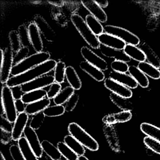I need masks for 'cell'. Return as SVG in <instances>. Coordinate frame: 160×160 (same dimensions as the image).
I'll list each match as a JSON object with an SVG mask.
<instances>
[{
  "mask_svg": "<svg viewBox=\"0 0 160 160\" xmlns=\"http://www.w3.org/2000/svg\"><path fill=\"white\" fill-rule=\"evenodd\" d=\"M57 63L56 61L49 59L21 74L10 78L6 83V86L12 88L21 86L30 82L38 78L45 75L55 69Z\"/></svg>",
  "mask_w": 160,
  "mask_h": 160,
  "instance_id": "obj_1",
  "label": "cell"
},
{
  "mask_svg": "<svg viewBox=\"0 0 160 160\" xmlns=\"http://www.w3.org/2000/svg\"><path fill=\"white\" fill-rule=\"evenodd\" d=\"M50 58V54L48 52H42L33 54L28 57L18 64L14 65L12 69L11 75L12 76H15L21 74L48 61Z\"/></svg>",
  "mask_w": 160,
  "mask_h": 160,
  "instance_id": "obj_2",
  "label": "cell"
},
{
  "mask_svg": "<svg viewBox=\"0 0 160 160\" xmlns=\"http://www.w3.org/2000/svg\"><path fill=\"white\" fill-rule=\"evenodd\" d=\"M71 21L87 43L92 48L99 49L100 44L98 37L93 33L86 21L78 14H74L71 17Z\"/></svg>",
  "mask_w": 160,
  "mask_h": 160,
  "instance_id": "obj_3",
  "label": "cell"
},
{
  "mask_svg": "<svg viewBox=\"0 0 160 160\" xmlns=\"http://www.w3.org/2000/svg\"><path fill=\"white\" fill-rule=\"evenodd\" d=\"M68 130L70 135L73 137L83 147L92 151H96L99 149L98 142L78 123H70L68 126Z\"/></svg>",
  "mask_w": 160,
  "mask_h": 160,
  "instance_id": "obj_4",
  "label": "cell"
},
{
  "mask_svg": "<svg viewBox=\"0 0 160 160\" xmlns=\"http://www.w3.org/2000/svg\"><path fill=\"white\" fill-rule=\"evenodd\" d=\"M1 99L2 108L6 118L12 123L15 122L18 117L15 100L13 95L12 89L6 85L2 88Z\"/></svg>",
  "mask_w": 160,
  "mask_h": 160,
  "instance_id": "obj_5",
  "label": "cell"
},
{
  "mask_svg": "<svg viewBox=\"0 0 160 160\" xmlns=\"http://www.w3.org/2000/svg\"><path fill=\"white\" fill-rule=\"evenodd\" d=\"M105 33L118 37L122 40L126 44L138 45L140 41L138 37L127 30L120 27L107 25L104 27Z\"/></svg>",
  "mask_w": 160,
  "mask_h": 160,
  "instance_id": "obj_6",
  "label": "cell"
},
{
  "mask_svg": "<svg viewBox=\"0 0 160 160\" xmlns=\"http://www.w3.org/2000/svg\"><path fill=\"white\" fill-rule=\"evenodd\" d=\"M1 51V65L0 71V80L2 84L7 83L11 75L13 64V52L11 47L5 48L4 51Z\"/></svg>",
  "mask_w": 160,
  "mask_h": 160,
  "instance_id": "obj_7",
  "label": "cell"
},
{
  "mask_svg": "<svg viewBox=\"0 0 160 160\" xmlns=\"http://www.w3.org/2000/svg\"><path fill=\"white\" fill-rule=\"evenodd\" d=\"M55 81L53 76H42L22 85L21 86V90L24 93H26L36 90L42 89L43 88L52 85Z\"/></svg>",
  "mask_w": 160,
  "mask_h": 160,
  "instance_id": "obj_8",
  "label": "cell"
},
{
  "mask_svg": "<svg viewBox=\"0 0 160 160\" xmlns=\"http://www.w3.org/2000/svg\"><path fill=\"white\" fill-rule=\"evenodd\" d=\"M81 54L87 62L97 67L102 71L108 69V65L104 59L96 55L88 47H83L81 49Z\"/></svg>",
  "mask_w": 160,
  "mask_h": 160,
  "instance_id": "obj_9",
  "label": "cell"
},
{
  "mask_svg": "<svg viewBox=\"0 0 160 160\" xmlns=\"http://www.w3.org/2000/svg\"><path fill=\"white\" fill-rule=\"evenodd\" d=\"M25 137L28 140L30 146L38 158H40L43 155L42 147V143L40 142L39 138L35 130L30 126H27L24 132Z\"/></svg>",
  "mask_w": 160,
  "mask_h": 160,
  "instance_id": "obj_10",
  "label": "cell"
},
{
  "mask_svg": "<svg viewBox=\"0 0 160 160\" xmlns=\"http://www.w3.org/2000/svg\"><path fill=\"white\" fill-rule=\"evenodd\" d=\"M104 86L113 93L122 97L129 99L132 96V92L130 88L109 78L105 79Z\"/></svg>",
  "mask_w": 160,
  "mask_h": 160,
  "instance_id": "obj_11",
  "label": "cell"
},
{
  "mask_svg": "<svg viewBox=\"0 0 160 160\" xmlns=\"http://www.w3.org/2000/svg\"><path fill=\"white\" fill-rule=\"evenodd\" d=\"M34 22L39 29L40 32L43 35L47 41L49 42L55 41L56 33L43 18L39 15H37L34 17Z\"/></svg>",
  "mask_w": 160,
  "mask_h": 160,
  "instance_id": "obj_12",
  "label": "cell"
},
{
  "mask_svg": "<svg viewBox=\"0 0 160 160\" xmlns=\"http://www.w3.org/2000/svg\"><path fill=\"white\" fill-rule=\"evenodd\" d=\"M103 132L107 141L111 149L116 152H120L121 148L118 136L114 126L105 124Z\"/></svg>",
  "mask_w": 160,
  "mask_h": 160,
  "instance_id": "obj_13",
  "label": "cell"
},
{
  "mask_svg": "<svg viewBox=\"0 0 160 160\" xmlns=\"http://www.w3.org/2000/svg\"><path fill=\"white\" fill-rule=\"evenodd\" d=\"M28 115L26 112L19 113L14 122L12 132V137L14 141H18L21 137L27 127L28 121Z\"/></svg>",
  "mask_w": 160,
  "mask_h": 160,
  "instance_id": "obj_14",
  "label": "cell"
},
{
  "mask_svg": "<svg viewBox=\"0 0 160 160\" xmlns=\"http://www.w3.org/2000/svg\"><path fill=\"white\" fill-rule=\"evenodd\" d=\"M82 5L87 9L92 15L102 23H105L108 20V17L105 12L101 8L95 1H82Z\"/></svg>",
  "mask_w": 160,
  "mask_h": 160,
  "instance_id": "obj_15",
  "label": "cell"
},
{
  "mask_svg": "<svg viewBox=\"0 0 160 160\" xmlns=\"http://www.w3.org/2000/svg\"><path fill=\"white\" fill-rule=\"evenodd\" d=\"M98 40L101 44L119 50H123L126 44L122 40L106 33H102L98 36Z\"/></svg>",
  "mask_w": 160,
  "mask_h": 160,
  "instance_id": "obj_16",
  "label": "cell"
},
{
  "mask_svg": "<svg viewBox=\"0 0 160 160\" xmlns=\"http://www.w3.org/2000/svg\"><path fill=\"white\" fill-rule=\"evenodd\" d=\"M99 49L105 57L113 58L115 60L121 61L126 63L131 61V59L124 53L123 50L111 48L102 44L100 45Z\"/></svg>",
  "mask_w": 160,
  "mask_h": 160,
  "instance_id": "obj_17",
  "label": "cell"
},
{
  "mask_svg": "<svg viewBox=\"0 0 160 160\" xmlns=\"http://www.w3.org/2000/svg\"><path fill=\"white\" fill-rule=\"evenodd\" d=\"M28 29L31 43L34 50L37 53L42 52L43 45L39 29L34 23H31Z\"/></svg>",
  "mask_w": 160,
  "mask_h": 160,
  "instance_id": "obj_18",
  "label": "cell"
},
{
  "mask_svg": "<svg viewBox=\"0 0 160 160\" xmlns=\"http://www.w3.org/2000/svg\"><path fill=\"white\" fill-rule=\"evenodd\" d=\"M109 78L122 84L129 88H136L138 84L130 75L112 71L109 74Z\"/></svg>",
  "mask_w": 160,
  "mask_h": 160,
  "instance_id": "obj_19",
  "label": "cell"
},
{
  "mask_svg": "<svg viewBox=\"0 0 160 160\" xmlns=\"http://www.w3.org/2000/svg\"><path fill=\"white\" fill-rule=\"evenodd\" d=\"M132 118L131 111H122L106 115L103 118L102 121L107 125H113L119 122L122 123L129 121Z\"/></svg>",
  "mask_w": 160,
  "mask_h": 160,
  "instance_id": "obj_20",
  "label": "cell"
},
{
  "mask_svg": "<svg viewBox=\"0 0 160 160\" xmlns=\"http://www.w3.org/2000/svg\"><path fill=\"white\" fill-rule=\"evenodd\" d=\"M138 48L145 54L148 62L158 69L160 68V59L147 43L140 42L138 45Z\"/></svg>",
  "mask_w": 160,
  "mask_h": 160,
  "instance_id": "obj_21",
  "label": "cell"
},
{
  "mask_svg": "<svg viewBox=\"0 0 160 160\" xmlns=\"http://www.w3.org/2000/svg\"><path fill=\"white\" fill-rule=\"evenodd\" d=\"M81 70L88 73L96 81L101 82L105 79V76L102 71L90 64L87 61H83L79 64Z\"/></svg>",
  "mask_w": 160,
  "mask_h": 160,
  "instance_id": "obj_22",
  "label": "cell"
},
{
  "mask_svg": "<svg viewBox=\"0 0 160 160\" xmlns=\"http://www.w3.org/2000/svg\"><path fill=\"white\" fill-rule=\"evenodd\" d=\"M50 104V99L45 97L40 101L27 105L26 106L25 112L28 115H34L43 111Z\"/></svg>",
  "mask_w": 160,
  "mask_h": 160,
  "instance_id": "obj_23",
  "label": "cell"
},
{
  "mask_svg": "<svg viewBox=\"0 0 160 160\" xmlns=\"http://www.w3.org/2000/svg\"><path fill=\"white\" fill-rule=\"evenodd\" d=\"M130 75L136 80L138 85L143 88H146L148 86L149 80L147 76L140 71L138 67L134 65L129 66L128 71Z\"/></svg>",
  "mask_w": 160,
  "mask_h": 160,
  "instance_id": "obj_24",
  "label": "cell"
},
{
  "mask_svg": "<svg viewBox=\"0 0 160 160\" xmlns=\"http://www.w3.org/2000/svg\"><path fill=\"white\" fill-rule=\"evenodd\" d=\"M65 77L71 87L75 90H78L82 87V82L76 71L72 66L66 67Z\"/></svg>",
  "mask_w": 160,
  "mask_h": 160,
  "instance_id": "obj_25",
  "label": "cell"
},
{
  "mask_svg": "<svg viewBox=\"0 0 160 160\" xmlns=\"http://www.w3.org/2000/svg\"><path fill=\"white\" fill-rule=\"evenodd\" d=\"M47 94V92L43 89L36 90L24 93L21 100L25 104L28 105L45 98Z\"/></svg>",
  "mask_w": 160,
  "mask_h": 160,
  "instance_id": "obj_26",
  "label": "cell"
},
{
  "mask_svg": "<svg viewBox=\"0 0 160 160\" xmlns=\"http://www.w3.org/2000/svg\"><path fill=\"white\" fill-rule=\"evenodd\" d=\"M123 51L130 58L139 62H143L146 60V56L143 51L136 46L126 44Z\"/></svg>",
  "mask_w": 160,
  "mask_h": 160,
  "instance_id": "obj_27",
  "label": "cell"
},
{
  "mask_svg": "<svg viewBox=\"0 0 160 160\" xmlns=\"http://www.w3.org/2000/svg\"><path fill=\"white\" fill-rule=\"evenodd\" d=\"M18 146L26 160H39L25 137L18 140Z\"/></svg>",
  "mask_w": 160,
  "mask_h": 160,
  "instance_id": "obj_28",
  "label": "cell"
},
{
  "mask_svg": "<svg viewBox=\"0 0 160 160\" xmlns=\"http://www.w3.org/2000/svg\"><path fill=\"white\" fill-rule=\"evenodd\" d=\"M109 97L113 103L122 110L129 111L132 110L133 108L132 103L127 98L122 97L113 92L110 94Z\"/></svg>",
  "mask_w": 160,
  "mask_h": 160,
  "instance_id": "obj_29",
  "label": "cell"
},
{
  "mask_svg": "<svg viewBox=\"0 0 160 160\" xmlns=\"http://www.w3.org/2000/svg\"><path fill=\"white\" fill-rule=\"evenodd\" d=\"M138 67L146 75L151 78L154 79H158L160 78V70L149 62H139Z\"/></svg>",
  "mask_w": 160,
  "mask_h": 160,
  "instance_id": "obj_30",
  "label": "cell"
},
{
  "mask_svg": "<svg viewBox=\"0 0 160 160\" xmlns=\"http://www.w3.org/2000/svg\"><path fill=\"white\" fill-rule=\"evenodd\" d=\"M64 142L78 156H83L86 152L83 147L77 140L71 135H66L64 138Z\"/></svg>",
  "mask_w": 160,
  "mask_h": 160,
  "instance_id": "obj_31",
  "label": "cell"
},
{
  "mask_svg": "<svg viewBox=\"0 0 160 160\" xmlns=\"http://www.w3.org/2000/svg\"><path fill=\"white\" fill-rule=\"evenodd\" d=\"M43 150L48 156L55 160H60L61 158V153L58 148L48 140H44L42 142Z\"/></svg>",
  "mask_w": 160,
  "mask_h": 160,
  "instance_id": "obj_32",
  "label": "cell"
},
{
  "mask_svg": "<svg viewBox=\"0 0 160 160\" xmlns=\"http://www.w3.org/2000/svg\"><path fill=\"white\" fill-rule=\"evenodd\" d=\"M74 91L75 90L71 86L65 87L54 98V103L56 105H62L74 93Z\"/></svg>",
  "mask_w": 160,
  "mask_h": 160,
  "instance_id": "obj_33",
  "label": "cell"
},
{
  "mask_svg": "<svg viewBox=\"0 0 160 160\" xmlns=\"http://www.w3.org/2000/svg\"><path fill=\"white\" fill-rule=\"evenodd\" d=\"M140 130L148 136L157 139L160 142V128L150 123L143 122L140 125Z\"/></svg>",
  "mask_w": 160,
  "mask_h": 160,
  "instance_id": "obj_34",
  "label": "cell"
},
{
  "mask_svg": "<svg viewBox=\"0 0 160 160\" xmlns=\"http://www.w3.org/2000/svg\"><path fill=\"white\" fill-rule=\"evenodd\" d=\"M86 22L92 31L96 36L103 33L104 27L102 26L100 21L92 15H88L86 17Z\"/></svg>",
  "mask_w": 160,
  "mask_h": 160,
  "instance_id": "obj_35",
  "label": "cell"
},
{
  "mask_svg": "<svg viewBox=\"0 0 160 160\" xmlns=\"http://www.w3.org/2000/svg\"><path fill=\"white\" fill-rule=\"evenodd\" d=\"M57 148L58 149L62 155L67 160H78L79 156L64 142H59L57 144Z\"/></svg>",
  "mask_w": 160,
  "mask_h": 160,
  "instance_id": "obj_36",
  "label": "cell"
},
{
  "mask_svg": "<svg viewBox=\"0 0 160 160\" xmlns=\"http://www.w3.org/2000/svg\"><path fill=\"white\" fill-rule=\"evenodd\" d=\"M66 68V65L63 62L59 61L57 62L55 68L54 76L56 82L61 84L64 82Z\"/></svg>",
  "mask_w": 160,
  "mask_h": 160,
  "instance_id": "obj_37",
  "label": "cell"
},
{
  "mask_svg": "<svg viewBox=\"0 0 160 160\" xmlns=\"http://www.w3.org/2000/svg\"><path fill=\"white\" fill-rule=\"evenodd\" d=\"M18 32L22 47L28 48L31 43L28 28L25 25H21L18 28Z\"/></svg>",
  "mask_w": 160,
  "mask_h": 160,
  "instance_id": "obj_38",
  "label": "cell"
},
{
  "mask_svg": "<svg viewBox=\"0 0 160 160\" xmlns=\"http://www.w3.org/2000/svg\"><path fill=\"white\" fill-rule=\"evenodd\" d=\"M65 107L62 105L52 106H48L43 111L45 116L48 117H56L62 116L65 112Z\"/></svg>",
  "mask_w": 160,
  "mask_h": 160,
  "instance_id": "obj_39",
  "label": "cell"
},
{
  "mask_svg": "<svg viewBox=\"0 0 160 160\" xmlns=\"http://www.w3.org/2000/svg\"><path fill=\"white\" fill-rule=\"evenodd\" d=\"M9 37L11 48L13 53H16L22 47L18 32L16 31H12L9 33Z\"/></svg>",
  "mask_w": 160,
  "mask_h": 160,
  "instance_id": "obj_40",
  "label": "cell"
},
{
  "mask_svg": "<svg viewBox=\"0 0 160 160\" xmlns=\"http://www.w3.org/2000/svg\"><path fill=\"white\" fill-rule=\"evenodd\" d=\"M45 118V115L43 111L35 114L32 118L29 126L34 130H38L42 125Z\"/></svg>",
  "mask_w": 160,
  "mask_h": 160,
  "instance_id": "obj_41",
  "label": "cell"
},
{
  "mask_svg": "<svg viewBox=\"0 0 160 160\" xmlns=\"http://www.w3.org/2000/svg\"><path fill=\"white\" fill-rule=\"evenodd\" d=\"M144 143L147 147L160 154V142L155 138L147 136L144 138Z\"/></svg>",
  "mask_w": 160,
  "mask_h": 160,
  "instance_id": "obj_42",
  "label": "cell"
},
{
  "mask_svg": "<svg viewBox=\"0 0 160 160\" xmlns=\"http://www.w3.org/2000/svg\"><path fill=\"white\" fill-rule=\"evenodd\" d=\"M111 68L115 72L126 73L129 71V66L124 62L115 60L111 63Z\"/></svg>",
  "mask_w": 160,
  "mask_h": 160,
  "instance_id": "obj_43",
  "label": "cell"
},
{
  "mask_svg": "<svg viewBox=\"0 0 160 160\" xmlns=\"http://www.w3.org/2000/svg\"><path fill=\"white\" fill-rule=\"evenodd\" d=\"M29 53V48L22 47L21 49L16 53L15 56H14L13 64H14V65L18 64L28 58Z\"/></svg>",
  "mask_w": 160,
  "mask_h": 160,
  "instance_id": "obj_44",
  "label": "cell"
},
{
  "mask_svg": "<svg viewBox=\"0 0 160 160\" xmlns=\"http://www.w3.org/2000/svg\"><path fill=\"white\" fill-rule=\"evenodd\" d=\"M79 99V95L77 93H74L66 102L65 107V111L68 112L72 111L76 106Z\"/></svg>",
  "mask_w": 160,
  "mask_h": 160,
  "instance_id": "obj_45",
  "label": "cell"
},
{
  "mask_svg": "<svg viewBox=\"0 0 160 160\" xmlns=\"http://www.w3.org/2000/svg\"><path fill=\"white\" fill-rule=\"evenodd\" d=\"M61 88L60 84L54 82L52 85H50V88L47 92V98L49 99H54L61 91Z\"/></svg>",
  "mask_w": 160,
  "mask_h": 160,
  "instance_id": "obj_46",
  "label": "cell"
},
{
  "mask_svg": "<svg viewBox=\"0 0 160 160\" xmlns=\"http://www.w3.org/2000/svg\"><path fill=\"white\" fill-rule=\"evenodd\" d=\"M10 152L13 160H26L18 146L15 145L11 146Z\"/></svg>",
  "mask_w": 160,
  "mask_h": 160,
  "instance_id": "obj_47",
  "label": "cell"
},
{
  "mask_svg": "<svg viewBox=\"0 0 160 160\" xmlns=\"http://www.w3.org/2000/svg\"><path fill=\"white\" fill-rule=\"evenodd\" d=\"M13 126L12 123L9 121V120L4 116L1 115V129L12 133Z\"/></svg>",
  "mask_w": 160,
  "mask_h": 160,
  "instance_id": "obj_48",
  "label": "cell"
},
{
  "mask_svg": "<svg viewBox=\"0 0 160 160\" xmlns=\"http://www.w3.org/2000/svg\"><path fill=\"white\" fill-rule=\"evenodd\" d=\"M12 139V133L1 129V141L2 143L6 145L8 144Z\"/></svg>",
  "mask_w": 160,
  "mask_h": 160,
  "instance_id": "obj_49",
  "label": "cell"
},
{
  "mask_svg": "<svg viewBox=\"0 0 160 160\" xmlns=\"http://www.w3.org/2000/svg\"><path fill=\"white\" fill-rule=\"evenodd\" d=\"M12 89V92L13 95L15 100H18V99H21L22 96H23V92L21 90V86H17V87H13L11 88Z\"/></svg>",
  "mask_w": 160,
  "mask_h": 160,
  "instance_id": "obj_50",
  "label": "cell"
},
{
  "mask_svg": "<svg viewBox=\"0 0 160 160\" xmlns=\"http://www.w3.org/2000/svg\"><path fill=\"white\" fill-rule=\"evenodd\" d=\"M25 104L21 99L15 100L16 108L18 113L19 114L25 112L26 106H25Z\"/></svg>",
  "mask_w": 160,
  "mask_h": 160,
  "instance_id": "obj_51",
  "label": "cell"
},
{
  "mask_svg": "<svg viewBox=\"0 0 160 160\" xmlns=\"http://www.w3.org/2000/svg\"><path fill=\"white\" fill-rule=\"evenodd\" d=\"M48 3L55 6H57L58 7H61L64 5V1H48Z\"/></svg>",
  "mask_w": 160,
  "mask_h": 160,
  "instance_id": "obj_52",
  "label": "cell"
},
{
  "mask_svg": "<svg viewBox=\"0 0 160 160\" xmlns=\"http://www.w3.org/2000/svg\"><path fill=\"white\" fill-rule=\"evenodd\" d=\"M95 2L102 8H106L108 5V1H95Z\"/></svg>",
  "mask_w": 160,
  "mask_h": 160,
  "instance_id": "obj_53",
  "label": "cell"
},
{
  "mask_svg": "<svg viewBox=\"0 0 160 160\" xmlns=\"http://www.w3.org/2000/svg\"><path fill=\"white\" fill-rule=\"evenodd\" d=\"M39 160H55L54 159H52V158H50L48 156H44V155H42V156L39 158Z\"/></svg>",
  "mask_w": 160,
  "mask_h": 160,
  "instance_id": "obj_54",
  "label": "cell"
},
{
  "mask_svg": "<svg viewBox=\"0 0 160 160\" xmlns=\"http://www.w3.org/2000/svg\"><path fill=\"white\" fill-rule=\"evenodd\" d=\"M78 160H89L88 158L86 157V156H80L78 157Z\"/></svg>",
  "mask_w": 160,
  "mask_h": 160,
  "instance_id": "obj_55",
  "label": "cell"
},
{
  "mask_svg": "<svg viewBox=\"0 0 160 160\" xmlns=\"http://www.w3.org/2000/svg\"><path fill=\"white\" fill-rule=\"evenodd\" d=\"M0 160H6L2 152H0Z\"/></svg>",
  "mask_w": 160,
  "mask_h": 160,
  "instance_id": "obj_56",
  "label": "cell"
}]
</instances>
